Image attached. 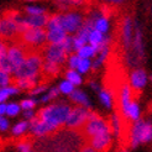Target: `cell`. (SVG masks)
Returning a JSON list of instances; mask_svg holds the SVG:
<instances>
[{"mask_svg": "<svg viewBox=\"0 0 152 152\" xmlns=\"http://www.w3.org/2000/svg\"><path fill=\"white\" fill-rule=\"evenodd\" d=\"M79 152H96L92 146H89V145H86V146H83L82 148H80V151Z\"/></svg>", "mask_w": 152, "mask_h": 152, "instance_id": "49", "label": "cell"}, {"mask_svg": "<svg viewBox=\"0 0 152 152\" xmlns=\"http://www.w3.org/2000/svg\"><path fill=\"white\" fill-rule=\"evenodd\" d=\"M43 57L39 53H28L26 61L19 69L12 74L14 79H39L42 72Z\"/></svg>", "mask_w": 152, "mask_h": 152, "instance_id": "4", "label": "cell"}, {"mask_svg": "<svg viewBox=\"0 0 152 152\" xmlns=\"http://www.w3.org/2000/svg\"><path fill=\"white\" fill-rule=\"evenodd\" d=\"M36 116H37V114H36L34 110L24 111V120H26V121H31V120H34Z\"/></svg>", "mask_w": 152, "mask_h": 152, "instance_id": "45", "label": "cell"}, {"mask_svg": "<svg viewBox=\"0 0 152 152\" xmlns=\"http://www.w3.org/2000/svg\"><path fill=\"white\" fill-rule=\"evenodd\" d=\"M63 46L67 51L68 55H73V52H74V45H73V36L72 35H68L67 36V39L63 41Z\"/></svg>", "mask_w": 152, "mask_h": 152, "instance_id": "42", "label": "cell"}, {"mask_svg": "<svg viewBox=\"0 0 152 152\" xmlns=\"http://www.w3.org/2000/svg\"><path fill=\"white\" fill-rule=\"evenodd\" d=\"M127 121H131V123H135V121H139L141 119V108H140V105L139 103L134 100L131 106L129 108L127 113H126V115L124 116Z\"/></svg>", "mask_w": 152, "mask_h": 152, "instance_id": "21", "label": "cell"}, {"mask_svg": "<svg viewBox=\"0 0 152 152\" xmlns=\"http://www.w3.org/2000/svg\"><path fill=\"white\" fill-rule=\"evenodd\" d=\"M55 1L58 3L62 7L63 6L67 7V6H79L84 3V0H55Z\"/></svg>", "mask_w": 152, "mask_h": 152, "instance_id": "43", "label": "cell"}, {"mask_svg": "<svg viewBox=\"0 0 152 152\" xmlns=\"http://www.w3.org/2000/svg\"><path fill=\"white\" fill-rule=\"evenodd\" d=\"M11 86V74L0 71V87L5 88Z\"/></svg>", "mask_w": 152, "mask_h": 152, "instance_id": "41", "label": "cell"}, {"mask_svg": "<svg viewBox=\"0 0 152 152\" xmlns=\"http://www.w3.org/2000/svg\"><path fill=\"white\" fill-rule=\"evenodd\" d=\"M77 55L79 56V58L82 59H90V58H95L96 57V52L95 50L93 48V46H90V45H86V46H83L78 52Z\"/></svg>", "mask_w": 152, "mask_h": 152, "instance_id": "30", "label": "cell"}, {"mask_svg": "<svg viewBox=\"0 0 152 152\" xmlns=\"http://www.w3.org/2000/svg\"><path fill=\"white\" fill-rule=\"evenodd\" d=\"M39 100L35 99V98H27V99H24L21 100L20 105H21V109L24 111H27V110H34V108L37 105Z\"/></svg>", "mask_w": 152, "mask_h": 152, "instance_id": "38", "label": "cell"}, {"mask_svg": "<svg viewBox=\"0 0 152 152\" xmlns=\"http://www.w3.org/2000/svg\"><path fill=\"white\" fill-rule=\"evenodd\" d=\"M104 3H108V4H113V5H120L125 3V0H102Z\"/></svg>", "mask_w": 152, "mask_h": 152, "instance_id": "48", "label": "cell"}, {"mask_svg": "<svg viewBox=\"0 0 152 152\" xmlns=\"http://www.w3.org/2000/svg\"><path fill=\"white\" fill-rule=\"evenodd\" d=\"M150 14H151V18H152V3H151V9H150Z\"/></svg>", "mask_w": 152, "mask_h": 152, "instance_id": "51", "label": "cell"}, {"mask_svg": "<svg viewBox=\"0 0 152 152\" xmlns=\"http://www.w3.org/2000/svg\"><path fill=\"white\" fill-rule=\"evenodd\" d=\"M59 94H61V92H59L58 87H57V88H56V87L50 88L47 93H45L43 95H41V98L39 99V102H40V103H43V104H47V103H50L51 100L56 99V98H57Z\"/></svg>", "mask_w": 152, "mask_h": 152, "instance_id": "31", "label": "cell"}, {"mask_svg": "<svg viewBox=\"0 0 152 152\" xmlns=\"http://www.w3.org/2000/svg\"><path fill=\"white\" fill-rule=\"evenodd\" d=\"M79 62H80V58H79V56L77 55V53H73V55H71L69 57H68V59H67L68 69H75V71H77Z\"/></svg>", "mask_w": 152, "mask_h": 152, "instance_id": "39", "label": "cell"}, {"mask_svg": "<svg viewBox=\"0 0 152 152\" xmlns=\"http://www.w3.org/2000/svg\"><path fill=\"white\" fill-rule=\"evenodd\" d=\"M15 148H16V152H30L31 150L35 148V146L32 145L31 141H28V140H21V141H19L16 143Z\"/></svg>", "mask_w": 152, "mask_h": 152, "instance_id": "36", "label": "cell"}, {"mask_svg": "<svg viewBox=\"0 0 152 152\" xmlns=\"http://www.w3.org/2000/svg\"><path fill=\"white\" fill-rule=\"evenodd\" d=\"M47 31V30H46ZM68 34L64 31L63 28L59 30H51V31H47V42L50 45H59L63 43V41L67 39Z\"/></svg>", "mask_w": 152, "mask_h": 152, "instance_id": "20", "label": "cell"}, {"mask_svg": "<svg viewBox=\"0 0 152 152\" xmlns=\"http://www.w3.org/2000/svg\"><path fill=\"white\" fill-rule=\"evenodd\" d=\"M58 89H59L61 94H63V95H68V96H69V95L74 92V90H75V87H74V84H72V83H71L69 80L63 79V80L58 84Z\"/></svg>", "mask_w": 152, "mask_h": 152, "instance_id": "33", "label": "cell"}, {"mask_svg": "<svg viewBox=\"0 0 152 152\" xmlns=\"http://www.w3.org/2000/svg\"><path fill=\"white\" fill-rule=\"evenodd\" d=\"M98 96H99V100H100V104L104 106L105 109H113L114 106V98H113V94L110 90L103 88L99 93H98Z\"/></svg>", "mask_w": 152, "mask_h": 152, "instance_id": "22", "label": "cell"}, {"mask_svg": "<svg viewBox=\"0 0 152 152\" xmlns=\"http://www.w3.org/2000/svg\"><path fill=\"white\" fill-rule=\"evenodd\" d=\"M6 104L7 103H0V116H6Z\"/></svg>", "mask_w": 152, "mask_h": 152, "instance_id": "47", "label": "cell"}, {"mask_svg": "<svg viewBox=\"0 0 152 152\" xmlns=\"http://www.w3.org/2000/svg\"><path fill=\"white\" fill-rule=\"evenodd\" d=\"M93 68V62H92V59H82L80 58V62L78 64V68H77V71L80 73V74H86L88 73L90 69Z\"/></svg>", "mask_w": 152, "mask_h": 152, "instance_id": "37", "label": "cell"}, {"mask_svg": "<svg viewBox=\"0 0 152 152\" xmlns=\"http://www.w3.org/2000/svg\"><path fill=\"white\" fill-rule=\"evenodd\" d=\"M89 114H90L89 109L83 108V106H74V108H72V111L67 119L64 127L68 129V130H74V131L83 130V127H84L89 119Z\"/></svg>", "mask_w": 152, "mask_h": 152, "instance_id": "6", "label": "cell"}, {"mask_svg": "<svg viewBox=\"0 0 152 152\" xmlns=\"http://www.w3.org/2000/svg\"><path fill=\"white\" fill-rule=\"evenodd\" d=\"M25 11L28 16H39V15H45L46 10L42 6H37V5H28L25 7Z\"/></svg>", "mask_w": 152, "mask_h": 152, "instance_id": "35", "label": "cell"}, {"mask_svg": "<svg viewBox=\"0 0 152 152\" xmlns=\"http://www.w3.org/2000/svg\"><path fill=\"white\" fill-rule=\"evenodd\" d=\"M61 66L55 64V63H51V62H46L43 61V64H42V73L45 75H48V77H55L61 71Z\"/></svg>", "mask_w": 152, "mask_h": 152, "instance_id": "29", "label": "cell"}, {"mask_svg": "<svg viewBox=\"0 0 152 152\" xmlns=\"http://www.w3.org/2000/svg\"><path fill=\"white\" fill-rule=\"evenodd\" d=\"M50 16L47 14L39 16H27L25 18V24L28 28H45L48 24Z\"/></svg>", "mask_w": 152, "mask_h": 152, "instance_id": "17", "label": "cell"}, {"mask_svg": "<svg viewBox=\"0 0 152 152\" xmlns=\"http://www.w3.org/2000/svg\"><path fill=\"white\" fill-rule=\"evenodd\" d=\"M134 36H135V21L132 20L131 16L126 15L123 19V24H121V41H123L125 53L131 51L134 43Z\"/></svg>", "mask_w": 152, "mask_h": 152, "instance_id": "9", "label": "cell"}, {"mask_svg": "<svg viewBox=\"0 0 152 152\" xmlns=\"http://www.w3.org/2000/svg\"><path fill=\"white\" fill-rule=\"evenodd\" d=\"M21 40L31 47H40L47 42V31L45 28H28L21 35Z\"/></svg>", "mask_w": 152, "mask_h": 152, "instance_id": "10", "label": "cell"}, {"mask_svg": "<svg viewBox=\"0 0 152 152\" xmlns=\"http://www.w3.org/2000/svg\"><path fill=\"white\" fill-rule=\"evenodd\" d=\"M51 137L52 143L45 145V147L36 148L37 152H79L83 147L84 136L79 135L74 130H64L53 134Z\"/></svg>", "mask_w": 152, "mask_h": 152, "instance_id": "1", "label": "cell"}, {"mask_svg": "<svg viewBox=\"0 0 152 152\" xmlns=\"http://www.w3.org/2000/svg\"><path fill=\"white\" fill-rule=\"evenodd\" d=\"M119 110L121 116H125L126 113L129 110V108L131 106L132 102H134V96H132V89L130 87L129 83H124L121 86L120 90H119Z\"/></svg>", "mask_w": 152, "mask_h": 152, "instance_id": "14", "label": "cell"}, {"mask_svg": "<svg viewBox=\"0 0 152 152\" xmlns=\"http://www.w3.org/2000/svg\"><path fill=\"white\" fill-rule=\"evenodd\" d=\"M152 141V121L140 119L131 124L129 131V146L136 148L140 145H145Z\"/></svg>", "mask_w": 152, "mask_h": 152, "instance_id": "3", "label": "cell"}, {"mask_svg": "<svg viewBox=\"0 0 152 152\" xmlns=\"http://www.w3.org/2000/svg\"><path fill=\"white\" fill-rule=\"evenodd\" d=\"M0 35L3 39H11L15 35H19V26L12 19L11 12H7L0 20Z\"/></svg>", "mask_w": 152, "mask_h": 152, "instance_id": "15", "label": "cell"}, {"mask_svg": "<svg viewBox=\"0 0 152 152\" xmlns=\"http://www.w3.org/2000/svg\"><path fill=\"white\" fill-rule=\"evenodd\" d=\"M59 28H63L62 22H61V14H55V15H52V16H50L48 24L46 26L47 31H51V30H59Z\"/></svg>", "mask_w": 152, "mask_h": 152, "instance_id": "32", "label": "cell"}, {"mask_svg": "<svg viewBox=\"0 0 152 152\" xmlns=\"http://www.w3.org/2000/svg\"><path fill=\"white\" fill-rule=\"evenodd\" d=\"M26 1H34V0H26Z\"/></svg>", "mask_w": 152, "mask_h": 152, "instance_id": "53", "label": "cell"}, {"mask_svg": "<svg viewBox=\"0 0 152 152\" xmlns=\"http://www.w3.org/2000/svg\"><path fill=\"white\" fill-rule=\"evenodd\" d=\"M14 84L20 90H32L36 86H39V79H16Z\"/></svg>", "mask_w": 152, "mask_h": 152, "instance_id": "27", "label": "cell"}, {"mask_svg": "<svg viewBox=\"0 0 152 152\" xmlns=\"http://www.w3.org/2000/svg\"><path fill=\"white\" fill-rule=\"evenodd\" d=\"M120 152H130V151H129V150H127V148H124V150H121V151H120Z\"/></svg>", "mask_w": 152, "mask_h": 152, "instance_id": "50", "label": "cell"}, {"mask_svg": "<svg viewBox=\"0 0 152 152\" xmlns=\"http://www.w3.org/2000/svg\"><path fill=\"white\" fill-rule=\"evenodd\" d=\"M27 131H30V121L26 120H21L11 127V135L14 137H21Z\"/></svg>", "mask_w": 152, "mask_h": 152, "instance_id": "24", "label": "cell"}, {"mask_svg": "<svg viewBox=\"0 0 152 152\" xmlns=\"http://www.w3.org/2000/svg\"><path fill=\"white\" fill-rule=\"evenodd\" d=\"M42 57H43V61H46V62H51V63L61 66L64 62H67L69 55L67 53L63 43H59V45H50L48 43L43 50Z\"/></svg>", "mask_w": 152, "mask_h": 152, "instance_id": "8", "label": "cell"}, {"mask_svg": "<svg viewBox=\"0 0 152 152\" xmlns=\"http://www.w3.org/2000/svg\"><path fill=\"white\" fill-rule=\"evenodd\" d=\"M72 111V106L67 103H53L43 106L37 113V118L46 123L56 131L62 126H66L67 119Z\"/></svg>", "mask_w": 152, "mask_h": 152, "instance_id": "2", "label": "cell"}, {"mask_svg": "<svg viewBox=\"0 0 152 152\" xmlns=\"http://www.w3.org/2000/svg\"><path fill=\"white\" fill-rule=\"evenodd\" d=\"M150 82L152 83V74H150Z\"/></svg>", "mask_w": 152, "mask_h": 152, "instance_id": "52", "label": "cell"}, {"mask_svg": "<svg viewBox=\"0 0 152 152\" xmlns=\"http://www.w3.org/2000/svg\"><path fill=\"white\" fill-rule=\"evenodd\" d=\"M110 53V47H105L103 51H100L96 55V57L93 59V69H99V68L104 64V62L106 61Z\"/></svg>", "mask_w": 152, "mask_h": 152, "instance_id": "26", "label": "cell"}, {"mask_svg": "<svg viewBox=\"0 0 152 152\" xmlns=\"http://www.w3.org/2000/svg\"><path fill=\"white\" fill-rule=\"evenodd\" d=\"M48 92V87L46 84H39L36 86L32 90H30V95L31 96H37V95H43L45 93Z\"/></svg>", "mask_w": 152, "mask_h": 152, "instance_id": "40", "label": "cell"}, {"mask_svg": "<svg viewBox=\"0 0 152 152\" xmlns=\"http://www.w3.org/2000/svg\"><path fill=\"white\" fill-rule=\"evenodd\" d=\"M10 127V123L7 120L6 116H0V131L1 132H6Z\"/></svg>", "mask_w": 152, "mask_h": 152, "instance_id": "44", "label": "cell"}, {"mask_svg": "<svg viewBox=\"0 0 152 152\" xmlns=\"http://www.w3.org/2000/svg\"><path fill=\"white\" fill-rule=\"evenodd\" d=\"M21 105L18 104V103H7L6 104V116H9V118H15V116H18L20 111H21Z\"/></svg>", "mask_w": 152, "mask_h": 152, "instance_id": "34", "label": "cell"}, {"mask_svg": "<svg viewBox=\"0 0 152 152\" xmlns=\"http://www.w3.org/2000/svg\"><path fill=\"white\" fill-rule=\"evenodd\" d=\"M94 30L99 31L104 35H108L109 30H110V22H109V19L105 16L104 14H100L98 19L95 20L94 22Z\"/></svg>", "mask_w": 152, "mask_h": 152, "instance_id": "23", "label": "cell"}, {"mask_svg": "<svg viewBox=\"0 0 152 152\" xmlns=\"http://www.w3.org/2000/svg\"><path fill=\"white\" fill-rule=\"evenodd\" d=\"M64 77L67 80H69L72 84H74V87H78L83 83V78H82V74L75 71V69H68L64 73Z\"/></svg>", "mask_w": 152, "mask_h": 152, "instance_id": "28", "label": "cell"}, {"mask_svg": "<svg viewBox=\"0 0 152 152\" xmlns=\"http://www.w3.org/2000/svg\"><path fill=\"white\" fill-rule=\"evenodd\" d=\"M69 99L74 104H77V106H83V108H87L89 110H90V108H92V103H90L89 96L80 89H75L74 92L69 95Z\"/></svg>", "mask_w": 152, "mask_h": 152, "instance_id": "18", "label": "cell"}, {"mask_svg": "<svg viewBox=\"0 0 152 152\" xmlns=\"http://www.w3.org/2000/svg\"><path fill=\"white\" fill-rule=\"evenodd\" d=\"M113 139H114V136L111 132L102 134V135H98L92 139H89L88 143H89V146H92L96 152H105L110 148L111 143H113Z\"/></svg>", "mask_w": 152, "mask_h": 152, "instance_id": "16", "label": "cell"}, {"mask_svg": "<svg viewBox=\"0 0 152 152\" xmlns=\"http://www.w3.org/2000/svg\"><path fill=\"white\" fill-rule=\"evenodd\" d=\"M89 87L92 88V89L94 90V92H96V93H99L100 90L103 89V88H102L99 84H98V83H96L95 80H90V82H89Z\"/></svg>", "mask_w": 152, "mask_h": 152, "instance_id": "46", "label": "cell"}, {"mask_svg": "<svg viewBox=\"0 0 152 152\" xmlns=\"http://www.w3.org/2000/svg\"><path fill=\"white\" fill-rule=\"evenodd\" d=\"M82 131H83V136L89 140V139L94 137V136L111 132V129H110L109 121H106L104 118H102L100 115H98L96 113L90 111L89 119H88L87 124L84 125V127H83Z\"/></svg>", "mask_w": 152, "mask_h": 152, "instance_id": "5", "label": "cell"}, {"mask_svg": "<svg viewBox=\"0 0 152 152\" xmlns=\"http://www.w3.org/2000/svg\"><path fill=\"white\" fill-rule=\"evenodd\" d=\"M19 92H20V89L15 84H11L5 88H0V103H6V100L10 96L19 94Z\"/></svg>", "mask_w": 152, "mask_h": 152, "instance_id": "25", "label": "cell"}, {"mask_svg": "<svg viewBox=\"0 0 152 152\" xmlns=\"http://www.w3.org/2000/svg\"><path fill=\"white\" fill-rule=\"evenodd\" d=\"M84 21H86V19L83 18V15L78 11H67V12L61 14L62 27L68 35L74 36L82 28Z\"/></svg>", "mask_w": 152, "mask_h": 152, "instance_id": "7", "label": "cell"}, {"mask_svg": "<svg viewBox=\"0 0 152 152\" xmlns=\"http://www.w3.org/2000/svg\"><path fill=\"white\" fill-rule=\"evenodd\" d=\"M57 131L55 129L51 127L50 125H47L46 123H43V121H41L37 116L34 120L30 121V134L39 140L45 139V137H47V136L53 135Z\"/></svg>", "mask_w": 152, "mask_h": 152, "instance_id": "12", "label": "cell"}, {"mask_svg": "<svg viewBox=\"0 0 152 152\" xmlns=\"http://www.w3.org/2000/svg\"><path fill=\"white\" fill-rule=\"evenodd\" d=\"M148 80H150V75L143 68L140 67L136 68V69H132L130 72V75H129V84L135 92H141L146 87Z\"/></svg>", "mask_w": 152, "mask_h": 152, "instance_id": "11", "label": "cell"}, {"mask_svg": "<svg viewBox=\"0 0 152 152\" xmlns=\"http://www.w3.org/2000/svg\"><path fill=\"white\" fill-rule=\"evenodd\" d=\"M109 124L113 136L115 139H120L121 134H123V120H121V115L118 113H113L109 119Z\"/></svg>", "mask_w": 152, "mask_h": 152, "instance_id": "19", "label": "cell"}, {"mask_svg": "<svg viewBox=\"0 0 152 152\" xmlns=\"http://www.w3.org/2000/svg\"><path fill=\"white\" fill-rule=\"evenodd\" d=\"M26 57L27 55L22 47L18 46V45H12V46L9 47V50H7V59H9V62L12 67V74L24 64Z\"/></svg>", "mask_w": 152, "mask_h": 152, "instance_id": "13", "label": "cell"}]
</instances>
